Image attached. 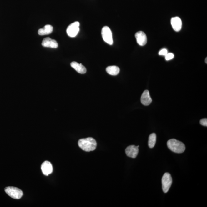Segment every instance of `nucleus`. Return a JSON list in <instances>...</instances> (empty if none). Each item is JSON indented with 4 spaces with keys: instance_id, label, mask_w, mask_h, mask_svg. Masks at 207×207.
<instances>
[{
    "instance_id": "f257e3e1",
    "label": "nucleus",
    "mask_w": 207,
    "mask_h": 207,
    "mask_svg": "<svg viewBox=\"0 0 207 207\" xmlns=\"http://www.w3.org/2000/svg\"><path fill=\"white\" fill-rule=\"evenodd\" d=\"M78 144L83 150L87 152L94 150L97 146L96 140L92 137L81 139L79 140Z\"/></svg>"
},
{
    "instance_id": "f03ea898",
    "label": "nucleus",
    "mask_w": 207,
    "mask_h": 207,
    "mask_svg": "<svg viewBox=\"0 0 207 207\" xmlns=\"http://www.w3.org/2000/svg\"><path fill=\"white\" fill-rule=\"evenodd\" d=\"M167 145L171 151L178 154L182 153L185 150L184 144L182 142L175 139H171L167 142Z\"/></svg>"
},
{
    "instance_id": "7ed1b4c3",
    "label": "nucleus",
    "mask_w": 207,
    "mask_h": 207,
    "mask_svg": "<svg viewBox=\"0 0 207 207\" xmlns=\"http://www.w3.org/2000/svg\"><path fill=\"white\" fill-rule=\"evenodd\" d=\"M5 192L8 196L13 199H18L23 196V191L18 188L12 186L6 187L5 189Z\"/></svg>"
},
{
    "instance_id": "20e7f679",
    "label": "nucleus",
    "mask_w": 207,
    "mask_h": 207,
    "mask_svg": "<svg viewBox=\"0 0 207 207\" xmlns=\"http://www.w3.org/2000/svg\"><path fill=\"white\" fill-rule=\"evenodd\" d=\"M172 183V179L171 174L166 173L162 178V189L164 192L167 193L169 191Z\"/></svg>"
},
{
    "instance_id": "39448f33",
    "label": "nucleus",
    "mask_w": 207,
    "mask_h": 207,
    "mask_svg": "<svg viewBox=\"0 0 207 207\" xmlns=\"http://www.w3.org/2000/svg\"><path fill=\"white\" fill-rule=\"evenodd\" d=\"M102 36L105 42L110 45H113V35L110 28L108 26L104 27L101 31Z\"/></svg>"
},
{
    "instance_id": "423d86ee",
    "label": "nucleus",
    "mask_w": 207,
    "mask_h": 207,
    "mask_svg": "<svg viewBox=\"0 0 207 207\" xmlns=\"http://www.w3.org/2000/svg\"><path fill=\"white\" fill-rule=\"evenodd\" d=\"M79 23L78 21L71 23L67 28L68 35L71 37H75L79 31Z\"/></svg>"
},
{
    "instance_id": "0eeeda50",
    "label": "nucleus",
    "mask_w": 207,
    "mask_h": 207,
    "mask_svg": "<svg viewBox=\"0 0 207 207\" xmlns=\"http://www.w3.org/2000/svg\"><path fill=\"white\" fill-rule=\"evenodd\" d=\"M136 146L135 145H130L128 147L125 149V153L128 157L132 158H135L138 155L139 153V147Z\"/></svg>"
},
{
    "instance_id": "6e6552de",
    "label": "nucleus",
    "mask_w": 207,
    "mask_h": 207,
    "mask_svg": "<svg viewBox=\"0 0 207 207\" xmlns=\"http://www.w3.org/2000/svg\"><path fill=\"white\" fill-rule=\"evenodd\" d=\"M135 37L137 43L139 45L143 46L146 44L147 41L146 35L144 32L139 31L137 32L135 34Z\"/></svg>"
},
{
    "instance_id": "1a4fd4ad",
    "label": "nucleus",
    "mask_w": 207,
    "mask_h": 207,
    "mask_svg": "<svg viewBox=\"0 0 207 207\" xmlns=\"http://www.w3.org/2000/svg\"><path fill=\"white\" fill-rule=\"evenodd\" d=\"M42 45L44 47L56 48L58 47V43L55 40L52 39L50 37L44 39L42 42Z\"/></svg>"
},
{
    "instance_id": "9d476101",
    "label": "nucleus",
    "mask_w": 207,
    "mask_h": 207,
    "mask_svg": "<svg viewBox=\"0 0 207 207\" xmlns=\"http://www.w3.org/2000/svg\"><path fill=\"white\" fill-rule=\"evenodd\" d=\"M171 25L174 31L179 32L182 28V21L178 17H174L171 20Z\"/></svg>"
},
{
    "instance_id": "9b49d317",
    "label": "nucleus",
    "mask_w": 207,
    "mask_h": 207,
    "mask_svg": "<svg viewBox=\"0 0 207 207\" xmlns=\"http://www.w3.org/2000/svg\"><path fill=\"white\" fill-rule=\"evenodd\" d=\"M41 169L42 173L44 175L48 176L52 174L53 171V167L52 164L48 161H45L42 164Z\"/></svg>"
},
{
    "instance_id": "f8f14e48",
    "label": "nucleus",
    "mask_w": 207,
    "mask_h": 207,
    "mask_svg": "<svg viewBox=\"0 0 207 207\" xmlns=\"http://www.w3.org/2000/svg\"><path fill=\"white\" fill-rule=\"evenodd\" d=\"M152 102V99L150 97L149 91L147 90L144 91L141 97V102L142 104L144 106H149Z\"/></svg>"
},
{
    "instance_id": "ddd939ff",
    "label": "nucleus",
    "mask_w": 207,
    "mask_h": 207,
    "mask_svg": "<svg viewBox=\"0 0 207 207\" xmlns=\"http://www.w3.org/2000/svg\"><path fill=\"white\" fill-rule=\"evenodd\" d=\"M71 66L77 72L80 74H84L86 72L85 67L81 64H79L77 62H73L71 63Z\"/></svg>"
},
{
    "instance_id": "4468645a",
    "label": "nucleus",
    "mask_w": 207,
    "mask_h": 207,
    "mask_svg": "<svg viewBox=\"0 0 207 207\" xmlns=\"http://www.w3.org/2000/svg\"><path fill=\"white\" fill-rule=\"evenodd\" d=\"M53 30V28L50 25H47L43 28L38 30V34L40 35H45L50 34Z\"/></svg>"
},
{
    "instance_id": "2eb2a0df",
    "label": "nucleus",
    "mask_w": 207,
    "mask_h": 207,
    "mask_svg": "<svg viewBox=\"0 0 207 207\" xmlns=\"http://www.w3.org/2000/svg\"><path fill=\"white\" fill-rule=\"evenodd\" d=\"M106 71L110 75L116 76L119 73L120 68L116 66H109L106 68Z\"/></svg>"
},
{
    "instance_id": "dca6fc26",
    "label": "nucleus",
    "mask_w": 207,
    "mask_h": 207,
    "mask_svg": "<svg viewBox=\"0 0 207 207\" xmlns=\"http://www.w3.org/2000/svg\"><path fill=\"white\" fill-rule=\"evenodd\" d=\"M157 136L155 133H152L149 136V138L148 145L149 148H153L155 145Z\"/></svg>"
},
{
    "instance_id": "f3484780",
    "label": "nucleus",
    "mask_w": 207,
    "mask_h": 207,
    "mask_svg": "<svg viewBox=\"0 0 207 207\" xmlns=\"http://www.w3.org/2000/svg\"><path fill=\"white\" fill-rule=\"evenodd\" d=\"M165 59L166 60L169 61L174 58V55L172 53H167L165 56Z\"/></svg>"
},
{
    "instance_id": "a211bd4d",
    "label": "nucleus",
    "mask_w": 207,
    "mask_h": 207,
    "mask_svg": "<svg viewBox=\"0 0 207 207\" xmlns=\"http://www.w3.org/2000/svg\"><path fill=\"white\" fill-rule=\"evenodd\" d=\"M200 123L204 126H207V119L206 118L200 120Z\"/></svg>"
},
{
    "instance_id": "6ab92c4d",
    "label": "nucleus",
    "mask_w": 207,
    "mask_h": 207,
    "mask_svg": "<svg viewBox=\"0 0 207 207\" xmlns=\"http://www.w3.org/2000/svg\"><path fill=\"white\" fill-rule=\"evenodd\" d=\"M168 53L167 50L166 49H163L159 52V55L165 56Z\"/></svg>"
},
{
    "instance_id": "aec40b11",
    "label": "nucleus",
    "mask_w": 207,
    "mask_h": 207,
    "mask_svg": "<svg viewBox=\"0 0 207 207\" xmlns=\"http://www.w3.org/2000/svg\"><path fill=\"white\" fill-rule=\"evenodd\" d=\"M207 58H206V59H205V62H206V63H207Z\"/></svg>"
}]
</instances>
